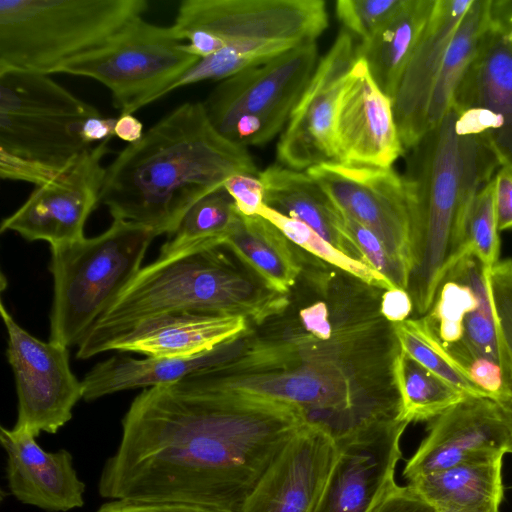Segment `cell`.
Listing matches in <instances>:
<instances>
[{"mask_svg":"<svg viewBox=\"0 0 512 512\" xmlns=\"http://www.w3.org/2000/svg\"><path fill=\"white\" fill-rule=\"evenodd\" d=\"M367 512H436L409 485L387 487Z\"/></svg>","mask_w":512,"mask_h":512,"instance_id":"cell-41","label":"cell"},{"mask_svg":"<svg viewBox=\"0 0 512 512\" xmlns=\"http://www.w3.org/2000/svg\"><path fill=\"white\" fill-rule=\"evenodd\" d=\"M339 455L323 429L306 425L282 449L241 512H313Z\"/></svg>","mask_w":512,"mask_h":512,"instance_id":"cell-18","label":"cell"},{"mask_svg":"<svg viewBox=\"0 0 512 512\" xmlns=\"http://www.w3.org/2000/svg\"><path fill=\"white\" fill-rule=\"evenodd\" d=\"M306 172L342 212L372 231L400 269L410 276L414 241L408 191L391 168L327 162Z\"/></svg>","mask_w":512,"mask_h":512,"instance_id":"cell-11","label":"cell"},{"mask_svg":"<svg viewBox=\"0 0 512 512\" xmlns=\"http://www.w3.org/2000/svg\"><path fill=\"white\" fill-rule=\"evenodd\" d=\"M318 62V46L309 42L220 81L203 102L209 120L241 146L271 141L285 128Z\"/></svg>","mask_w":512,"mask_h":512,"instance_id":"cell-9","label":"cell"},{"mask_svg":"<svg viewBox=\"0 0 512 512\" xmlns=\"http://www.w3.org/2000/svg\"><path fill=\"white\" fill-rule=\"evenodd\" d=\"M490 0H473L460 22L433 88L427 113V133L437 126L452 106L455 90L489 27Z\"/></svg>","mask_w":512,"mask_h":512,"instance_id":"cell-29","label":"cell"},{"mask_svg":"<svg viewBox=\"0 0 512 512\" xmlns=\"http://www.w3.org/2000/svg\"><path fill=\"white\" fill-rule=\"evenodd\" d=\"M111 138L99 142L59 178L37 186L27 200L3 219L0 231H13L29 241L50 246L82 239L85 223L100 203L105 169L102 159L110 152Z\"/></svg>","mask_w":512,"mask_h":512,"instance_id":"cell-14","label":"cell"},{"mask_svg":"<svg viewBox=\"0 0 512 512\" xmlns=\"http://www.w3.org/2000/svg\"><path fill=\"white\" fill-rule=\"evenodd\" d=\"M494 180L499 231L512 229V169L500 166Z\"/></svg>","mask_w":512,"mask_h":512,"instance_id":"cell-43","label":"cell"},{"mask_svg":"<svg viewBox=\"0 0 512 512\" xmlns=\"http://www.w3.org/2000/svg\"><path fill=\"white\" fill-rule=\"evenodd\" d=\"M436 0H403L387 23L369 40L357 42L380 90L394 97L402 74L432 15Z\"/></svg>","mask_w":512,"mask_h":512,"instance_id":"cell-26","label":"cell"},{"mask_svg":"<svg viewBox=\"0 0 512 512\" xmlns=\"http://www.w3.org/2000/svg\"><path fill=\"white\" fill-rule=\"evenodd\" d=\"M237 209L224 187L196 202L182 218L156 260L168 261L225 243Z\"/></svg>","mask_w":512,"mask_h":512,"instance_id":"cell-30","label":"cell"},{"mask_svg":"<svg viewBox=\"0 0 512 512\" xmlns=\"http://www.w3.org/2000/svg\"><path fill=\"white\" fill-rule=\"evenodd\" d=\"M491 303L502 352V370L512 392V259L498 261L489 273Z\"/></svg>","mask_w":512,"mask_h":512,"instance_id":"cell-36","label":"cell"},{"mask_svg":"<svg viewBox=\"0 0 512 512\" xmlns=\"http://www.w3.org/2000/svg\"><path fill=\"white\" fill-rule=\"evenodd\" d=\"M393 326L401 350L423 367L469 397L489 398L444 346L426 316L408 318Z\"/></svg>","mask_w":512,"mask_h":512,"instance_id":"cell-32","label":"cell"},{"mask_svg":"<svg viewBox=\"0 0 512 512\" xmlns=\"http://www.w3.org/2000/svg\"><path fill=\"white\" fill-rule=\"evenodd\" d=\"M308 424L295 406L224 390L195 373L145 388L122 419L99 494L241 512L274 459Z\"/></svg>","mask_w":512,"mask_h":512,"instance_id":"cell-2","label":"cell"},{"mask_svg":"<svg viewBox=\"0 0 512 512\" xmlns=\"http://www.w3.org/2000/svg\"><path fill=\"white\" fill-rule=\"evenodd\" d=\"M502 459L453 466L415 477L407 485L435 510L499 512Z\"/></svg>","mask_w":512,"mask_h":512,"instance_id":"cell-27","label":"cell"},{"mask_svg":"<svg viewBox=\"0 0 512 512\" xmlns=\"http://www.w3.org/2000/svg\"><path fill=\"white\" fill-rule=\"evenodd\" d=\"M393 375L400 399L398 421L407 424L431 421L466 397L400 349Z\"/></svg>","mask_w":512,"mask_h":512,"instance_id":"cell-31","label":"cell"},{"mask_svg":"<svg viewBox=\"0 0 512 512\" xmlns=\"http://www.w3.org/2000/svg\"><path fill=\"white\" fill-rule=\"evenodd\" d=\"M147 0H0V71L55 73L142 18Z\"/></svg>","mask_w":512,"mask_h":512,"instance_id":"cell-6","label":"cell"},{"mask_svg":"<svg viewBox=\"0 0 512 512\" xmlns=\"http://www.w3.org/2000/svg\"><path fill=\"white\" fill-rule=\"evenodd\" d=\"M461 248L472 253L488 271L499 261L500 237L494 177L476 194L470 205Z\"/></svg>","mask_w":512,"mask_h":512,"instance_id":"cell-34","label":"cell"},{"mask_svg":"<svg viewBox=\"0 0 512 512\" xmlns=\"http://www.w3.org/2000/svg\"><path fill=\"white\" fill-rule=\"evenodd\" d=\"M272 291L286 294L301 272L300 249L273 223L237 210L224 243Z\"/></svg>","mask_w":512,"mask_h":512,"instance_id":"cell-25","label":"cell"},{"mask_svg":"<svg viewBox=\"0 0 512 512\" xmlns=\"http://www.w3.org/2000/svg\"><path fill=\"white\" fill-rule=\"evenodd\" d=\"M411 150L403 176L414 241L407 291L413 310L425 316L449 257L464 243L470 205L500 163L487 133L468 125L453 106Z\"/></svg>","mask_w":512,"mask_h":512,"instance_id":"cell-4","label":"cell"},{"mask_svg":"<svg viewBox=\"0 0 512 512\" xmlns=\"http://www.w3.org/2000/svg\"><path fill=\"white\" fill-rule=\"evenodd\" d=\"M284 304L221 344L196 372L208 384L300 409L335 441L398 421L393 365L400 346L380 311L383 289L301 249Z\"/></svg>","mask_w":512,"mask_h":512,"instance_id":"cell-1","label":"cell"},{"mask_svg":"<svg viewBox=\"0 0 512 512\" xmlns=\"http://www.w3.org/2000/svg\"><path fill=\"white\" fill-rule=\"evenodd\" d=\"M328 24L322 0H184L173 25L183 38L196 29L213 34L249 68L316 42Z\"/></svg>","mask_w":512,"mask_h":512,"instance_id":"cell-8","label":"cell"},{"mask_svg":"<svg viewBox=\"0 0 512 512\" xmlns=\"http://www.w3.org/2000/svg\"><path fill=\"white\" fill-rule=\"evenodd\" d=\"M243 316L174 313L139 322L113 340L107 351L134 352L152 358H191L240 335Z\"/></svg>","mask_w":512,"mask_h":512,"instance_id":"cell-22","label":"cell"},{"mask_svg":"<svg viewBox=\"0 0 512 512\" xmlns=\"http://www.w3.org/2000/svg\"><path fill=\"white\" fill-rule=\"evenodd\" d=\"M340 222L343 231L360 252L364 262L389 279L394 286L407 290L408 276L390 257L381 240L372 231L341 210Z\"/></svg>","mask_w":512,"mask_h":512,"instance_id":"cell-38","label":"cell"},{"mask_svg":"<svg viewBox=\"0 0 512 512\" xmlns=\"http://www.w3.org/2000/svg\"><path fill=\"white\" fill-rule=\"evenodd\" d=\"M511 447L512 425L502 404L468 396L430 421L403 476L410 481L461 464L501 459Z\"/></svg>","mask_w":512,"mask_h":512,"instance_id":"cell-15","label":"cell"},{"mask_svg":"<svg viewBox=\"0 0 512 512\" xmlns=\"http://www.w3.org/2000/svg\"><path fill=\"white\" fill-rule=\"evenodd\" d=\"M489 23L493 29L512 38V0H490Z\"/></svg>","mask_w":512,"mask_h":512,"instance_id":"cell-46","label":"cell"},{"mask_svg":"<svg viewBox=\"0 0 512 512\" xmlns=\"http://www.w3.org/2000/svg\"><path fill=\"white\" fill-rule=\"evenodd\" d=\"M259 173L247 148L215 129L203 102H185L106 167L100 203L113 219L173 235L188 210L229 177Z\"/></svg>","mask_w":512,"mask_h":512,"instance_id":"cell-3","label":"cell"},{"mask_svg":"<svg viewBox=\"0 0 512 512\" xmlns=\"http://www.w3.org/2000/svg\"><path fill=\"white\" fill-rule=\"evenodd\" d=\"M259 179L265 205L305 223L339 250L365 263L341 227L340 210L306 171L272 164L260 171Z\"/></svg>","mask_w":512,"mask_h":512,"instance_id":"cell-23","label":"cell"},{"mask_svg":"<svg viewBox=\"0 0 512 512\" xmlns=\"http://www.w3.org/2000/svg\"><path fill=\"white\" fill-rule=\"evenodd\" d=\"M336 161L391 168L405 148L393 113L392 99L373 80L358 58L351 69L334 121Z\"/></svg>","mask_w":512,"mask_h":512,"instance_id":"cell-17","label":"cell"},{"mask_svg":"<svg viewBox=\"0 0 512 512\" xmlns=\"http://www.w3.org/2000/svg\"><path fill=\"white\" fill-rule=\"evenodd\" d=\"M478 307L471 287L451 279H443L431 310L425 315L445 347L464 337L466 316Z\"/></svg>","mask_w":512,"mask_h":512,"instance_id":"cell-35","label":"cell"},{"mask_svg":"<svg viewBox=\"0 0 512 512\" xmlns=\"http://www.w3.org/2000/svg\"><path fill=\"white\" fill-rule=\"evenodd\" d=\"M116 121L117 118L101 116L86 118L81 123V136L90 144H93L95 141L101 142L112 138L115 136Z\"/></svg>","mask_w":512,"mask_h":512,"instance_id":"cell-45","label":"cell"},{"mask_svg":"<svg viewBox=\"0 0 512 512\" xmlns=\"http://www.w3.org/2000/svg\"><path fill=\"white\" fill-rule=\"evenodd\" d=\"M446 348L467 371L471 380L489 398L497 402H503L509 397L511 392L506 384L503 370L498 363L472 354L460 342Z\"/></svg>","mask_w":512,"mask_h":512,"instance_id":"cell-39","label":"cell"},{"mask_svg":"<svg viewBox=\"0 0 512 512\" xmlns=\"http://www.w3.org/2000/svg\"><path fill=\"white\" fill-rule=\"evenodd\" d=\"M83 120L0 114V150L65 172L93 147L81 136Z\"/></svg>","mask_w":512,"mask_h":512,"instance_id":"cell-24","label":"cell"},{"mask_svg":"<svg viewBox=\"0 0 512 512\" xmlns=\"http://www.w3.org/2000/svg\"><path fill=\"white\" fill-rule=\"evenodd\" d=\"M143 124L134 115L120 114L115 125V136L130 144L136 143L143 137Z\"/></svg>","mask_w":512,"mask_h":512,"instance_id":"cell-47","label":"cell"},{"mask_svg":"<svg viewBox=\"0 0 512 512\" xmlns=\"http://www.w3.org/2000/svg\"><path fill=\"white\" fill-rule=\"evenodd\" d=\"M457 110L485 111L500 166L512 169V38L489 27L453 96Z\"/></svg>","mask_w":512,"mask_h":512,"instance_id":"cell-21","label":"cell"},{"mask_svg":"<svg viewBox=\"0 0 512 512\" xmlns=\"http://www.w3.org/2000/svg\"><path fill=\"white\" fill-rule=\"evenodd\" d=\"M184 38L172 26L140 18L97 50L61 65L55 73L92 78L108 88L120 114H132L200 58L184 50Z\"/></svg>","mask_w":512,"mask_h":512,"instance_id":"cell-10","label":"cell"},{"mask_svg":"<svg viewBox=\"0 0 512 512\" xmlns=\"http://www.w3.org/2000/svg\"><path fill=\"white\" fill-rule=\"evenodd\" d=\"M236 209L245 216L257 215L264 204V186L259 176L235 174L223 184Z\"/></svg>","mask_w":512,"mask_h":512,"instance_id":"cell-40","label":"cell"},{"mask_svg":"<svg viewBox=\"0 0 512 512\" xmlns=\"http://www.w3.org/2000/svg\"><path fill=\"white\" fill-rule=\"evenodd\" d=\"M6 475L12 495L20 502L52 512L84 504L85 484L78 478L72 455L65 449L45 451L25 428L1 427Z\"/></svg>","mask_w":512,"mask_h":512,"instance_id":"cell-20","label":"cell"},{"mask_svg":"<svg viewBox=\"0 0 512 512\" xmlns=\"http://www.w3.org/2000/svg\"><path fill=\"white\" fill-rule=\"evenodd\" d=\"M403 0H338L335 13L343 29L358 43L372 38L394 15Z\"/></svg>","mask_w":512,"mask_h":512,"instance_id":"cell-37","label":"cell"},{"mask_svg":"<svg viewBox=\"0 0 512 512\" xmlns=\"http://www.w3.org/2000/svg\"><path fill=\"white\" fill-rule=\"evenodd\" d=\"M473 0H436L432 15L392 98L405 150L427 133L426 113L452 38Z\"/></svg>","mask_w":512,"mask_h":512,"instance_id":"cell-19","label":"cell"},{"mask_svg":"<svg viewBox=\"0 0 512 512\" xmlns=\"http://www.w3.org/2000/svg\"><path fill=\"white\" fill-rule=\"evenodd\" d=\"M146 226L113 219L102 234L50 246L53 303L49 341L78 345L140 271L155 238Z\"/></svg>","mask_w":512,"mask_h":512,"instance_id":"cell-7","label":"cell"},{"mask_svg":"<svg viewBox=\"0 0 512 512\" xmlns=\"http://www.w3.org/2000/svg\"><path fill=\"white\" fill-rule=\"evenodd\" d=\"M0 114L77 119L101 116L49 74L20 69L0 71Z\"/></svg>","mask_w":512,"mask_h":512,"instance_id":"cell-28","label":"cell"},{"mask_svg":"<svg viewBox=\"0 0 512 512\" xmlns=\"http://www.w3.org/2000/svg\"><path fill=\"white\" fill-rule=\"evenodd\" d=\"M0 312L7 331V360L12 368L18 398L15 427L36 437L56 433L71 418L83 398L82 381L70 368L69 350L44 342L23 329L6 310Z\"/></svg>","mask_w":512,"mask_h":512,"instance_id":"cell-12","label":"cell"},{"mask_svg":"<svg viewBox=\"0 0 512 512\" xmlns=\"http://www.w3.org/2000/svg\"><path fill=\"white\" fill-rule=\"evenodd\" d=\"M272 291L225 245L143 267L77 345L89 359L139 322L174 313L243 316L256 323L278 310Z\"/></svg>","mask_w":512,"mask_h":512,"instance_id":"cell-5","label":"cell"},{"mask_svg":"<svg viewBox=\"0 0 512 512\" xmlns=\"http://www.w3.org/2000/svg\"><path fill=\"white\" fill-rule=\"evenodd\" d=\"M380 311L382 316L391 323L402 322L408 319L413 311V302L407 290L395 287L384 290Z\"/></svg>","mask_w":512,"mask_h":512,"instance_id":"cell-44","label":"cell"},{"mask_svg":"<svg viewBox=\"0 0 512 512\" xmlns=\"http://www.w3.org/2000/svg\"><path fill=\"white\" fill-rule=\"evenodd\" d=\"M257 215L273 223L293 244L324 262L380 289L389 290L396 287L381 273L348 256L305 223L283 215L265 204L261 206Z\"/></svg>","mask_w":512,"mask_h":512,"instance_id":"cell-33","label":"cell"},{"mask_svg":"<svg viewBox=\"0 0 512 512\" xmlns=\"http://www.w3.org/2000/svg\"><path fill=\"white\" fill-rule=\"evenodd\" d=\"M499 403L502 404L505 411L507 412V415H508L511 425H512V392L510 393L509 397L505 401L499 402ZM510 453H512V447H511Z\"/></svg>","mask_w":512,"mask_h":512,"instance_id":"cell-48","label":"cell"},{"mask_svg":"<svg viewBox=\"0 0 512 512\" xmlns=\"http://www.w3.org/2000/svg\"><path fill=\"white\" fill-rule=\"evenodd\" d=\"M407 426L378 423L336 441L339 455L313 512H367L395 482Z\"/></svg>","mask_w":512,"mask_h":512,"instance_id":"cell-16","label":"cell"},{"mask_svg":"<svg viewBox=\"0 0 512 512\" xmlns=\"http://www.w3.org/2000/svg\"><path fill=\"white\" fill-rule=\"evenodd\" d=\"M436 512H452V511L436 510Z\"/></svg>","mask_w":512,"mask_h":512,"instance_id":"cell-49","label":"cell"},{"mask_svg":"<svg viewBox=\"0 0 512 512\" xmlns=\"http://www.w3.org/2000/svg\"><path fill=\"white\" fill-rule=\"evenodd\" d=\"M357 43L342 28L293 109L276 147L278 163L303 171L337 162L334 121L348 75L357 61Z\"/></svg>","mask_w":512,"mask_h":512,"instance_id":"cell-13","label":"cell"},{"mask_svg":"<svg viewBox=\"0 0 512 512\" xmlns=\"http://www.w3.org/2000/svg\"><path fill=\"white\" fill-rule=\"evenodd\" d=\"M97 512H220L204 507L165 503V502H147L135 500H112L102 505Z\"/></svg>","mask_w":512,"mask_h":512,"instance_id":"cell-42","label":"cell"}]
</instances>
